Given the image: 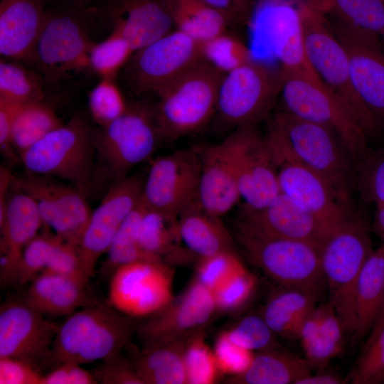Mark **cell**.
I'll use <instances>...</instances> for the list:
<instances>
[{"label":"cell","instance_id":"cell-1","mask_svg":"<svg viewBox=\"0 0 384 384\" xmlns=\"http://www.w3.org/2000/svg\"><path fill=\"white\" fill-rule=\"evenodd\" d=\"M265 138L276 164L289 161L310 169L352 207L356 162L334 130L282 110L270 120Z\"/></svg>","mask_w":384,"mask_h":384},{"label":"cell","instance_id":"cell-2","mask_svg":"<svg viewBox=\"0 0 384 384\" xmlns=\"http://www.w3.org/2000/svg\"><path fill=\"white\" fill-rule=\"evenodd\" d=\"M104 26L92 5L48 4L28 63L46 82H57L73 70L88 68L95 31Z\"/></svg>","mask_w":384,"mask_h":384},{"label":"cell","instance_id":"cell-3","mask_svg":"<svg viewBox=\"0 0 384 384\" xmlns=\"http://www.w3.org/2000/svg\"><path fill=\"white\" fill-rule=\"evenodd\" d=\"M136 330L133 319L95 302L59 325L46 366L103 361L121 353Z\"/></svg>","mask_w":384,"mask_h":384},{"label":"cell","instance_id":"cell-4","mask_svg":"<svg viewBox=\"0 0 384 384\" xmlns=\"http://www.w3.org/2000/svg\"><path fill=\"white\" fill-rule=\"evenodd\" d=\"M373 250L369 227L356 212L334 228L320 247L329 302L338 314L345 332L355 333L356 286Z\"/></svg>","mask_w":384,"mask_h":384},{"label":"cell","instance_id":"cell-5","mask_svg":"<svg viewBox=\"0 0 384 384\" xmlns=\"http://www.w3.org/2000/svg\"><path fill=\"white\" fill-rule=\"evenodd\" d=\"M223 73L203 59L156 92L162 139L175 141L203 129L215 117Z\"/></svg>","mask_w":384,"mask_h":384},{"label":"cell","instance_id":"cell-6","mask_svg":"<svg viewBox=\"0 0 384 384\" xmlns=\"http://www.w3.org/2000/svg\"><path fill=\"white\" fill-rule=\"evenodd\" d=\"M160 139L154 107L129 103L121 117L95 129L94 183L110 186L125 178L134 167L154 154Z\"/></svg>","mask_w":384,"mask_h":384},{"label":"cell","instance_id":"cell-7","mask_svg":"<svg viewBox=\"0 0 384 384\" xmlns=\"http://www.w3.org/2000/svg\"><path fill=\"white\" fill-rule=\"evenodd\" d=\"M95 132L86 119L75 116L21 153L19 160L27 172L55 178L87 193L94 183Z\"/></svg>","mask_w":384,"mask_h":384},{"label":"cell","instance_id":"cell-8","mask_svg":"<svg viewBox=\"0 0 384 384\" xmlns=\"http://www.w3.org/2000/svg\"><path fill=\"white\" fill-rule=\"evenodd\" d=\"M304 0H257L250 14L251 59L282 70L315 73L306 55Z\"/></svg>","mask_w":384,"mask_h":384},{"label":"cell","instance_id":"cell-9","mask_svg":"<svg viewBox=\"0 0 384 384\" xmlns=\"http://www.w3.org/2000/svg\"><path fill=\"white\" fill-rule=\"evenodd\" d=\"M302 26L306 55L312 69L368 139L374 137L380 129L354 89L344 47L331 31L325 16L305 0Z\"/></svg>","mask_w":384,"mask_h":384},{"label":"cell","instance_id":"cell-10","mask_svg":"<svg viewBox=\"0 0 384 384\" xmlns=\"http://www.w3.org/2000/svg\"><path fill=\"white\" fill-rule=\"evenodd\" d=\"M282 73L283 110L334 130L356 163L370 148L369 139L337 97L316 73L288 70Z\"/></svg>","mask_w":384,"mask_h":384},{"label":"cell","instance_id":"cell-11","mask_svg":"<svg viewBox=\"0 0 384 384\" xmlns=\"http://www.w3.org/2000/svg\"><path fill=\"white\" fill-rule=\"evenodd\" d=\"M236 239L252 264L281 287L319 297L326 285L320 247L308 242L236 231Z\"/></svg>","mask_w":384,"mask_h":384},{"label":"cell","instance_id":"cell-12","mask_svg":"<svg viewBox=\"0 0 384 384\" xmlns=\"http://www.w3.org/2000/svg\"><path fill=\"white\" fill-rule=\"evenodd\" d=\"M282 85L280 68L251 60L223 75L215 116L228 128L255 126L268 116Z\"/></svg>","mask_w":384,"mask_h":384},{"label":"cell","instance_id":"cell-13","mask_svg":"<svg viewBox=\"0 0 384 384\" xmlns=\"http://www.w3.org/2000/svg\"><path fill=\"white\" fill-rule=\"evenodd\" d=\"M173 282L174 270L164 262L124 265L111 274L107 304L132 319L149 318L174 299Z\"/></svg>","mask_w":384,"mask_h":384},{"label":"cell","instance_id":"cell-14","mask_svg":"<svg viewBox=\"0 0 384 384\" xmlns=\"http://www.w3.org/2000/svg\"><path fill=\"white\" fill-rule=\"evenodd\" d=\"M202 59L201 43L175 29L136 50L124 78L137 93L157 92Z\"/></svg>","mask_w":384,"mask_h":384},{"label":"cell","instance_id":"cell-15","mask_svg":"<svg viewBox=\"0 0 384 384\" xmlns=\"http://www.w3.org/2000/svg\"><path fill=\"white\" fill-rule=\"evenodd\" d=\"M201 169V147L158 156L145 176L141 201L149 209L178 218L198 198Z\"/></svg>","mask_w":384,"mask_h":384},{"label":"cell","instance_id":"cell-16","mask_svg":"<svg viewBox=\"0 0 384 384\" xmlns=\"http://www.w3.org/2000/svg\"><path fill=\"white\" fill-rule=\"evenodd\" d=\"M49 176L13 174L12 185L35 201L45 226L63 240L78 245L92 210L86 193Z\"/></svg>","mask_w":384,"mask_h":384},{"label":"cell","instance_id":"cell-17","mask_svg":"<svg viewBox=\"0 0 384 384\" xmlns=\"http://www.w3.org/2000/svg\"><path fill=\"white\" fill-rule=\"evenodd\" d=\"M325 17L345 48L354 89L380 130L384 128V48L380 36Z\"/></svg>","mask_w":384,"mask_h":384},{"label":"cell","instance_id":"cell-18","mask_svg":"<svg viewBox=\"0 0 384 384\" xmlns=\"http://www.w3.org/2000/svg\"><path fill=\"white\" fill-rule=\"evenodd\" d=\"M145 176L138 171L111 185L91 213L78 245L83 268L91 277L119 227L141 200Z\"/></svg>","mask_w":384,"mask_h":384},{"label":"cell","instance_id":"cell-19","mask_svg":"<svg viewBox=\"0 0 384 384\" xmlns=\"http://www.w3.org/2000/svg\"><path fill=\"white\" fill-rule=\"evenodd\" d=\"M59 325L21 301L0 308V357L26 361L41 369L46 366Z\"/></svg>","mask_w":384,"mask_h":384},{"label":"cell","instance_id":"cell-20","mask_svg":"<svg viewBox=\"0 0 384 384\" xmlns=\"http://www.w3.org/2000/svg\"><path fill=\"white\" fill-rule=\"evenodd\" d=\"M236 228L245 233L302 240L319 247L333 230L282 193L260 209L240 206Z\"/></svg>","mask_w":384,"mask_h":384},{"label":"cell","instance_id":"cell-21","mask_svg":"<svg viewBox=\"0 0 384 384\" xmlns=\"http://www.w3.org/2000/svg\"><path fill=\"white\" fill-rule=\"evenodd\" d=\"M237 183L242 207L264 208L280 194L277 166L265 140L255 126L236 128Z\"/></svg>","mask_w":384,"mask_h":384},{"label":"cell","instance_id":"cell-22","mask_svg":"<svg viewBox=\"0 0 384 384\" xmlns=\"http://www.w3.org/2000/svg\"><path fill=\"white\" fill-rule=\"evenodd\" d=\"M215 311L213 292L194 279L179 297L147 318L137 331L143 344L185 339L203 329Z\"/></svg>","mask_w":384,"mask_h":384},{"label":"cell","instance_id":"cell-23","mask_svg":"<svg viewBox=\"0 0 384 384\" xmlns=\"http://www.w3.org/2000/svg\"><path fill=\"white\" fill-rule=\"evenodd\" d=\"M92 6L102 25L120 31L134 51L174 30L166 0H97Z\"/></svg>","mask_w":384,"mask_h":384},{"label":"cell","instance_id":"cell-24","mask_svg":"<svg viewBox=\"0 0 384 384\" xmlns=\"http://www.w3.org/2000/svg\"><path fill=\"white\" fill-rule=\"evenodd\" d=\"M238 139L235 129L220 143L201 148L198 200L207 212L220 218L240 199L237 183Z\"/></svg>","mask_w":384,"mask_h":384},{"label":"cell","instance_id":"cell-25","mask_svg":"<svg viewBox=\"0 0 384 384\" xmlns=\"http://www.w3.org/2000/svg\"><path fill=\"white\" fill-rule=\"evenodd\" d=\"M280 193L310 213L331 229L354 211L338 198L319 174L297 162L277 163Z\"/></svg>","mask_w":384,"mask_h":384},{"label":"cell","instance_id":"cell-26","mask_svg":"<svg viewBox=\"0 0 384 384\" xmlns=\"http://www.w3.org/2000/svg\"><path fill=\"white\" fill-rule=\"evenodd\" d=\"M43 226L33 199L11 183L5 213L0 220V267L3 283L7 284L23 249Z\"/></svg>","mask_w":384,"mask_h":384},{"label":"cell","instance_id":"cell-27","mask_svg":"<svg viewBox=\"0 0 384 384\" xmlns=\"http://www.w3.org/2000/svg\"><path fill=\"white\" fill-rule=\"evenodd\" d=\"M47 6V0L0 1L1 56L28 63Z\"/></svg>","mask_w":384,"mask_h":384},{"label":"cell","instance_id":"cell-28","mask_svg":"<svg viewBox=\"0 0 384 384\" xmlns=\"http://www.w3.org/2000/svg\"><path fill=\"white\" fill-rule=\"evenodd\" d=\"M89 283L43 271L28 285L23 301L46 316L70 315L94 300Z\"/></svg>","mask_w":384,"mask_h":384},{"label":"cell","instance_id":"cell-29","mask_svg":"<svg viewBox=\"0 0 384 384\" xmlns=\"http://www.w3.org/2000/svg\"><path fill=\"white\" fill-rule=\"evenodd\" d=\"M178 223L183 245L197 259L235 252V242L221 218L207 212L198 198L181 211Z\"/></svg>","mask_w":384,"mask_h":384},{"label":"cell","instance_id":"cell-30","mask_svg":"<svg viewBox=\"0 0 384 384\" xmlns=\"http://www.w3.org/2000/svg\"><path fill=\"white\" fill-rule=\"evenodd\" d=\"M186 338L144 343L132 360L144 384H187L184 363Z\"/></svg>","mask_w":384,"mask_h":384},{"label":"cell","instance_id":"cell-31","mask_svg":"<svg viewBox=\"0 0 384 384\" xmlns=\"http://www.w3.org/2000/svg\"><path fill=\"white\" fill-rule=\"evenodd\" d=\"M138 241L142 251L151 260L169 265L193 256L182 246L178 218L147 207L141 220Z\"/></svg>","mask_w":384,"mask_h":384},{"label":"cell","instance_id":"cell-32","mask_svg":"<svg viewBox=\"0 0 384 384\" xmlns=\"http://www.w3.org/2000/svg\"><path fill=\"white\" fill-rule=\"evenodd\" d=\"M318 298L303 289L281 287L270 297L261 315L276 336L299 338L301 328L316 307Z\"/></svg>","mask_w":384,"mask_h":384},{"label":"cell","instance_id":"cell-33","mask_svg":"<svg viewBox=\"0 0 384 384\" xmlns=\"http://www.w3.org/2000/svg\"><path fill=\"white\" fill-rule=\"evenodd\" d=\"M311 374L306 359L279 348L257 352L249 368L243 373L228 377L229 384H295Z\"/></svg>","mask_w":384,"mask_h":384},{"label":"cell","instance_id":"cell-34","mask_svg":"<svg viewBox=\"0 0 384 384\" xmlns=\"http://www.w3.org/2000/svg\"><path fill=\"white\" fill-rule=\"evenodd\" d=\"M384 292V244L373 250L359 274L355 293L356 331L368 335L378 316Z\"/></svg>","mask_w":384,"mask_h":384},{"label":"cell","instance_id":"cell-35","mask_svg":"<svg viewBox=\"0 0 384 384\" xmlns=\"http://www.w3.org/2000/svg\"><path fill=\"white\" fill-rule=\"evenodd\" d=\"M175 29L202 43L226 31L232 22L203 0H166Z\"/></svg>","mask_w":384,"mask_h":384},{"label":"cell","instance_id":"cell-36","mask_svg":"<svg viewBox=\"0 0 384 384\" xmlns=\"http://www.w3.org/2000/svg\"><path fill=\"white\" fill-rule=\"evenodd\" d=\"M313 9L353 27L381 36L384 0H305Z\"/></svg>","mask_w":384,"mask_h":384},{"label":"cell","instance_id":"cell-37","mask_svg":"<svg viewBox=\"0 0 384 384\" xmlns=\"http://www.w3.org/2000/svg\"><path fill=\"white\" fill-rule=\"evenodd\" d=\"M63 123L44 101L21 105L14 119L11 144L19 155Z\"/></svg>","mask_w":384,"mask_h":384},{"label":"cell","instance_id":"cell-38","mask_svg":"<svg viewBox=\"0 0 384 384\" xmlns=\"http://www.w3.org/2000/svg\"><path fill=\"white\" fill-rule=\"evenodd\" d=\"M44 78L16 60L0 62V99L18 105L44 101Z\"/></svg>","mask_w":384,"mask_h":384},{"label":"cell","instance_id":"cell-39","mask_svg":"<svg viewBox=\"0 0 384 384\" xmlns=\"http://www.w3.org/2000/svg\"><path fill=\"white\" fill-rule=\"evenodd\" d=\"M146 206L140 200L117 232L106 254L103 268L111 274L119 267L139 260H151L141 249L139 230ZM157 261V260H156Z\"/></svg>","mask_w":384,"mask_h":384},{"label":"cell","instance_id":"cell-40","mask_svg":"<svg viewBox=\"0 0 384 384\" xmlns=\"http://www.w3.org/2000/svg\"><path fill=\"white\" fill-rule=\"evenodd\" d=\"M61 240L44 225L43 230L23 249L7 284L18 287L29 284L45 271Z\"/></svg>","mask_w":384,"mask_h":384},{"label":"cell","instance_id":"cell-41","mask_svg":"<svg viewBox=\"0 0 384 384\" xmlns=\"http://www.w3.org/2000/svg\"><path fill=\"white\" fill-rule=\"evenodd\" d=\"M134 50L129 41L117 29L90 46L87 54L88 68L101 78H113L127 64Z\"/></svg>","mask_w":384,"mask_h":384},{"label":"cell","instance_id":"cell-42","mask_svg":"<svg viewBox=\"0 0 384 384\" xmlns=\"http://www.w3.org/2000/svg\"><path fill=\"white\" fill-rule=\"evenodd\" d=\"M354 186L363 201L384 203V148H370L356 163Z\"/></svg>","mask_w":384,"mask_h":384},{"label":"cell","instance_id":"cell-43","mask_svg":"<svg viewBox=\"0 0 384 384\" xmlns=\"http://www.w3.org/2000/svg\"><path fill=\"white\" fill-rule=\"evenodd\" d=\"M203 329L185 342L184 363L187 384H212L220 374L213 349L205 340Z\"/></svg>","mask_w":384,"mask_h":384},{"label":"cell","instance_id":"cell-44","mask_svg":"<svg viewBox=\"0 0 384 384\" xmlns=\"http://www.w3.org/2000/svg\"><path fill=\"white\" fill-rule=\"evenodd\" d=\"M202 58L223 74L251 60L248 46L225 32L201 43Z\"/></svg>","mask_w":384,"mask_h":384},{"label":"cell","instance_id":"cell-45","mask_svg":"<svg viewBox=\"0 0 384 384\" xmlns=\"http://www.w3.org/2000/svg\"><path fill=\"white\" fill-rule=\"evenodd\" d=\"M87 102L90 114L99 127L116 120L129 106L113 78H101L89 92Z\"/></svg>","mask_w":384,"mask_h":384},{"label":"cell","instance_id":"cell-46","mask_svg":"<svg viewBox=\"0 0 384 384\" xmlns=\"http://www.w3.org/2000/svg\"><path fill=\"white\" fill-rule=\"evenodd\" d=\"M226 331L234 343L253 352L279 348L276 335L262 315H247Z\"/></svg>","mask_w":384,"mask_h":384},{"label":"cell","instance_id":"cell-47","mask_svg":"<svg viewBox=\"0 0 384 384\" xmlns=\"http://www.w3.org/2000/svg\"><path fill=\"white\" fill-rule=\"evenodd\" d=\"M256 277L243 266L213 292L216 311L230 312L243 306L253 295Z\"/></svg>","mask_w":384,"mask_h":384},{"label":"cell","instance_id":"cell-48","mask_svg":"<svg viewBox=\"0 0 384 384\" xmlns=\"http://www.w3.org/2000/svg\"><path fill=\"white\" fill-rule=\"evenodd\" d=\"M243 266L236 251L220 252L198 259L194 279L213 292Z\"/></svg>","mask_w":384,"mask_h":384},{"label":"cell","instance_id":"cell-49","mask_svg":"<svg viewBox=\"0 0 384 384\" xmlns=\"http://www.w3.org/2000/svg\"><path fill=\"white\" fill-rule=\"evenodd\" d=\"M351 383H384V326L370 342L366 344L353 371Z\"/></svg>","mask_w":384,"mask_h":384},{"label":"cell","instance_id":"cell-50","mask_svg":"<svg viewBox=\"0 0 384 384\" xmlns=\"http://www.w3.org/2000/svg\"><path fill=\"white\" fill-rule=\"evenodd\" d=\"M218 370L229 377L240 375L250 366L255 352L234 343L226 331L216 338L213 348Z\"/></svg>","mask_w":384,"mask_h":384},{"label":"cell","instance_id":"cell-51","mask_svg":"<svg viewBox=\"0 0 384 384\" xmlns=\"http://www.w3.org/2000/svg\"><path fill=\"white\" fill-rule=\"evenodd\" d=\"M89 283L90 277L85 272L78 245L61 240L55 247L45 270Z\"/></svg>","mask_w":384,"mask_h":384},{"label":"cell","instance_id":"cell-52","mask_svg":"<svg viewBox=\"0 0 384 384\" xmlns=\"http://www.w3.org/2000/svg\"><path fill=\"white\" fill-rule=\"evenodd\" d=\"M92 373L98 383L144 384L132 361H129L121 353L102 361Z\"/></svg>","mask_w":384,"mask_h":384},{"label":"cell","instance_id":"cell-53","mask_svg":"<svg viewBox=\"0 0 384 384\" xmlns=\"http://www.w3.org/2000/svg\"><path fill=\"white\" fill-rule=\"evenodd\" d=\"M41 370L19 358L0 357V384H41Z\"/></svg>","mask_w":384,"mask_h":384},{"label":"cell","instance_id":"cell-54","mask_svg":"<svg viewBox=\"0 0 384 384\" xmlns=\"http://www.w3.org/2000/svg\"><path fill=\"white\" fill-rule=\"evenodd\" d=\"M92 372L74 362L60 363L43 374L41 384H97Z\"/></svg>","mask_w":384,"mask_h":384},{"label":"cell","instance_id":"cell-55","mask_svg":"<svg viewBox=\"0 0 384 384\" xmlns=\"http://www.w3.org/2000/svg\"><path fill=\"white\" fill-rule=\"evenodd\" d=\"M302 347L310 367L316 368L324 367L331 360L338 356L343 349L342 345L325 337L321 332L315 339Z\"/></svg>","mask_w":384,"mask_h":384},{"label":"cell","instance_id":"cell-56","mask_svg":"<svg viewBox=\"0 0 384 384\" xmlns=\"http://www.w3.org/2000/svg\"><path fill=\"white\" fill-rule=\"evenodd\" d=\"M21 105L0 99V148L9 156L13 155L11 132L16 113Z\"/></svg>","mask_w":384,"mask_h":384},{"label":"cell","instance_id":"cell-57","mask_svg":"<svg viewBox=\"0 0 384 384\" xmlns=\"http://www.w3.org/2000/svg\"><path fill=\"white\" fill-rule=\"evenodd\" d=\"M317 307L320 316L321 334L343 346L345 330L334 308L329 302Z\"/></svg>","mask_w":384,"mask_h":384},{"label":"cell","instance_id":"cell-58","mask_svg":"<svg viewBox=\"0 0 384 384\" xmlns=\"http://www.w3.org/2000/svg\"><path fill=\"white\" fill-rule=\"evenodd\" d=\"M225 14L231 21L242 19L248 14L249 0H203Z\"/></svg>","mask_w":384,"mask_h":384},{"label":"cell","instance_id":"cell-59","mask_svg":"<svg viewBox=\"0 0 384 384\" xmlns=\"http://www.w3.org/2000/svg\"><path fill=\"white\" fill-rule=\"evenodd\" d=\"M344 383V380L336 374L319 373L315 375L311 373L297 380L295 384H341Z\"/></svg>","mask_w":384,"mask_h":384},{"label":"cell","instance_id":"cell-60","mask_svg":"<svg viewBox=\"0 0 384 384\" xmlns=\"http://www.w3.org/2000/svg\"><path fill=\"white\" fill-rule=\"evenodd\" d=\"M372 228L384 244V203L375 205Z\"/></svg>","mask_w":384,"mask_h":384},{"label":"cell","instance_id":"cell-61","mask_svg":"<svg viewBox=\"0 0 384 384\" xmlns=\"http://www.w3.org/2000/svg\"><path fill=\"white\" fill-rule=\"evenodd\" d=\"M384 326V292L383 299L380 305V308L378 314V316L375 321V323L368 334V337L366 343L370 342L380 332L381 329Z\"/></svg>","mask_w":384,"mask_h":384},{"label":"cell","instance_id":"cell-62","mask_svg":"<svg viewBox=\"0 0 384 384\" xmlns=\"http://www.w3.org/2000/svg\"><path fill=\"white\" fill-rule=\"evenodd\" d=\"M97 0H47L48 4H63L77 7H87L93 5Z\"/></svg>","mask_w":384,"mask_h":384},{"label":"cell","instance_id":"cell-63","mask_svg":"<svg viewBox=\"0 0 384 384\" xmlns=\"http://www.w3.org/2000/svg\"><path fill=\"white\" fill-rule=\"evenodd\" d=\"M381 36H383L384 38V30H383V33L381 34Z\"/></svg>","mask_w":384,"mask_h":384}]
</instances>
